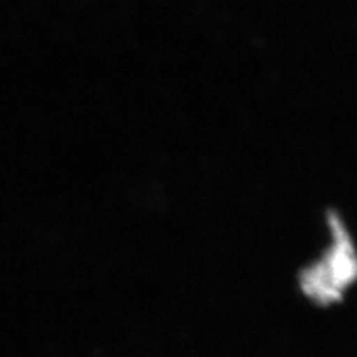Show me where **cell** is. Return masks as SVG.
Listing matches in <instances>:
<instances>
[{
  "mask_svg": "<svg viewBox=\"0 0 357 357\" xmlns=\"http://www.w3.org/2000/svg\"><path fill=\"white\" fill-rule=\"evenodd\" d=\"M331 244L317 261L301 274V289L320 305L337 303L357 283V249L347 228L331 215Z\"/></svg>",
  "mask_w": 357,
  "mask_h": 357,
  "instance_id": "6da1fadb",
  "label": "cell"
}]
</instances>
